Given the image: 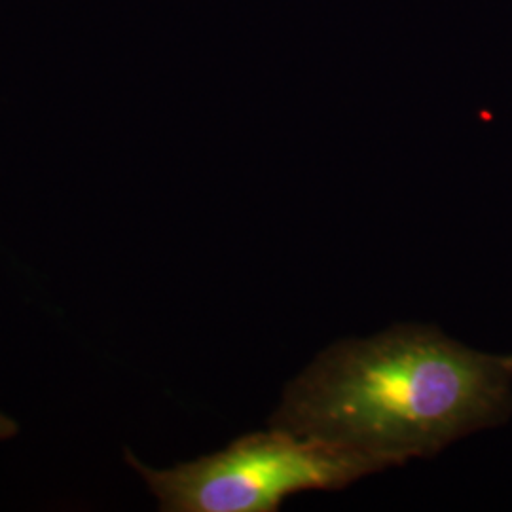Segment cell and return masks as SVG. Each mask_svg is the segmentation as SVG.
<instances>
[{
	"label": "cell",
	"instance_id": "1",
	"mask_svg": "<svg viewBox=\"0 0 512 512\" xmlns=\"http://www.w3.org/2000/svg\"><path fill=\"white\" fill-rule=\"evenodd\" d=\"M511 387L512 355L473 351L435 327L399 325L319 353L287 385L270 427L340 444L389 469L505 423Z\"/></svg>",
	"mask_w": 512,
	"mask_h": 512
},
{
	"label": "cell",
	"instance_id": "2",
	"mask_svg": "<svg viewBox=\"0 0 512 512\" xmlns=\"http://www.w3.org/2000/svg\"><path fill=\"white\" fill-rule=\"evenodd\" d=\"M165 512H275L287 495L342 490L385 471L361 452L281 429L251 433L217 454L154 471L129 456Z\"/></svg>",
	"mask_w": 512,
	"mask_h": 512
},
{
	"label": "cell",
	"instance_id": "3",
	"mask_svg": "<svg viewBox=\"0 0 512 512\" xmlns=\"http://www.w3.org/2000/svg\"><path fill=\"white\" fill-rule=\"evenodd\" d=\"M16 433H18V425L10 420V418H6V416L0 414V440L10 439V437H14Z\"/></svg>",
	"mask_w": 512,
	"mask_h": 512
}]
</instances>
